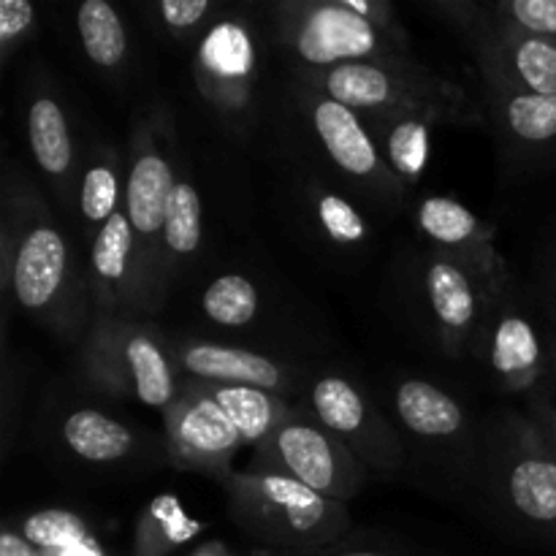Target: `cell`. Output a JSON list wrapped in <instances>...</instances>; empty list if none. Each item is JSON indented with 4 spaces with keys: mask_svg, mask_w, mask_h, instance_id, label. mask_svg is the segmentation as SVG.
<instances>
[{
    "mask_svg": "<svg viewBox=\"0 0 556 556\" xmlns=\"http://www.w3.org/2000/svg\"><path fill=\"white\" fill-rule=\"evenodd\" d=\"M226 489L237 525L261 543L286 552H324L351 525L345 505L266 467L231 476Z\"/></svg>",
    "mask_w": 556,
    "mask_h": 556,
    "instance_id": "obj_1",
    "label": "cell"
},
{
    "mask_svg": "<svg viewBox=\"0 0 556 556\" xmlns=\"http://www.w3.org/2000/svg\"><path fill=\"white\" fill-rule=\"evenodd\" d=\"M326 98H334L353 112L383 117H424L429 123L476 119V109L465 92L438 74L402 63L400 58L342 63L315 74Z\"/></svg>",
    "mask_w": 556,
    "mask_h": 556,
    "instance_id": "obj_2",
    "label": "cell"
},
{
    "mask_svg": "<svg viewBox=\"0 0 556 556\" xmlns=\"http://www.w3.org/2000/svg\"><path fill=\"white\" fill-rule=\"evenodd\" d=\"M258 465L345 503L362 489L364 467L334 434L288 416L258 445Z\"/></svg>",
    "mask_w": 556,
    "mask_h": 556,
    "instance_id": "obj_3",
    "label": "cell"
},
{
    "mask_svg": "<svg viewBox=\"0 0 556 556\" xmlns=\"http://www.w3.org/2000/svg\"><path fill=\"white\" fill-rule=\"evenodd\" d=\"M90 372L123 389L141 405L172 407L177 400L174 367L161 342L139 326L103 324L90 348Z\"/></svg>",
    "mask_w": 556,
    "mask_h": 556,
    "instance_id": "obj_4",
    "label": "cell"
},
{
    "mask_svg": "<svg viewBox=\"0 0 556 556\" xmlns=\"http://www.w3.org/2000/svg\"><path fill=\"white\" fill-rule=\"evenodd\" d=\"M389 27L356 14L345 0L315 3L299 11L291 27V47L307 65L334 68L342 63L400 58Z\"/></svg>",
    "mask_w": 556,
    "mask_h": 556,
    "instance_id": "obj_5",
    "label": "cell"
},
{
    "mask_svg": "<svg viewBox=\"0 0 556 556\" xmlns=\"http://www.w3.org/2000/svg\"><path fill=\"white\" fill-rule=\"evenodd\" d=\"M166 443L177 467L220 478L248 440L217 402L212 383H195L166 410Z\"/></svg>",
    "mask_w": 556,
    "mask_h": 556,
    "instance_id": "obj_6",
    "label": "cell"
},
{
    "mask_svg": "<svg viewBox=\"0 0 556 556\" xmlns=\"http://www.w3.org/2000/svg\"><path fill=\"white\" fill-rule=\"evenodd\" d=\"M313 410L320 427L348 445L358 462L369 459L378 467H394L400 459L394 438L383 429V421L375 416L372 405L364 400L362 391L345 378L326 375L313 386Z\"/></svg>",
    "mask_w": 556,
    "mask_h": 556,
    "instance_id": "obj_7",
    "label": "cell"
},
{
    "mask_svg": "<svg viewBox=\"0 0 556 556\" xmlns=\"http://www.w3.org/2000/svg\"><path fill=\"white\" fill-rule=\"evenodd\" d=\"M483 71L489 85L532 96H556V43L494 25L481 38Z\"/></svg>",
    "mask_w": 556,
    "mask_h": 556,
    "instance_id": "obj_8",
    "label": "cell"
},
{
    "mask_svg": "<svg viewBox=\"0 0 556 556\" xmlns=\"http://www.w3.org/2000/svg\"><path fill=\"white\" fill-rule=\"evenodd\" d=\"M313 128L320 144L329 152L331 161L351 177L364 182L394 185L396 177L386 168L383 155L372 141L369 130L358 119L353 109L342 106L334 98H315L313 101Z\"/></svg>",
    "mask_w": 556,
    "mask_h": 556,
    "instance_id": "obj_9",
    "label": "cell"
},
{
    "mask_svg": "<svg viewBox=\"0 0 556 556\" xmlns=\"http://www.w3.org/2000/svg\"><path fill=\"white\" fill-rule=\"evenodd\" d=\"M503 489L516 514L556 532V459L535 427L521 434Z\"/></svg>",
    "mask_w": 556,
    "mask_h": 556,
    "instance_id": "obj_10",
    "label": "cell"
},
{
    "mask_svg": "<svg viewBox=\"0 0 556 556\" xmlns=\"http://www.w3.org/2000/svg\"><path fill=\"white\" fill-rule=\"evenodd\" d=\"M418 226L440 248L451 250V258L465 264L476 275L494 277L500 275V258L492 248L486 226L472 215L465 204L448 195H432L418 206Z\"/></svg>",
    "mask_w": 556,
    "mask_h": 556,
    "instance_id": "obj_11",
    "label": "cell"
},
{
    "mask_svg": "<svg viewBox=\"0 0 556 556\" xmlns=\"http://www.w3.org/2000/svg\"><path fill=\"white\" fill-rule=\"evenodd\" d=\"M68 271V248L63 233L49 223H38L20 242L11 264V286H14L20 307L41 313L63 291Z\"/></svg>",
    "mask_w": 556,
    "mask_h": 556,
    "instance_id": "obj_12",
    "label": "cell"
},
{
    "mask_svg": "<svg viewBox=\"0 0 556 556\" xmlns=\"http://www.w3.org/2000/svg\"><path fill=\"white\" fill-rule=\"evenodd\" d=\"M476 280V271L451 255H434L424 269V299L440 334L451 345H459L481 315V288Z\"/></svg>",
    "mask_w": 556,
    "mask_h": 556,
    "instance_id": "obj_13",
    "label": "cell"
},
{
    "mask_svg": "<svg viewBox=\"0 0 556 556\" xmlns=\"http://www.w3.org/2000/svg\"><path fill=\"white\" fill-rule=\"evenodd\" d=\"M179 364L201 383L250 386V389L269 391V394L288 386V367L261 356V353L244 351V348L188 342L179 351Z\"/></svg>",
    "mask_w": 556,
    "mask_h": 556,
    "instance_id": "obj_14",
    "label": "cell"
},
{
    "mask_svg": "<svg viewBox=\"0 0 556 556\" xmlns=\"http://www.w3.org/2000/svg\"><path fill=\"white\" fill-rule=\"evenodd\" d=\"M174 172L163 155L147 150L136 155L125 185V215L141 242L163 237L168 199L174 193Z\"/></svg>",
    "mask_w": 556,
    "mask_h": 556,
    "instance_id": "obj_15",
    "label": "cell"
},
{
    "mask_svg": "<svg viewBox=\"0 0 556 556\" xmlns=\"http://www.w3.org/2000/svg\"><path fill=\"white\" fill-rule=\"evenodd\" d=\"M492 369L510 391H525L541 378L543 351L535 326L521 313H505L489 340Z\"/></svg>",
    "mask_w": 556,
    "mask_h": 556,
    "instance_id": "obj_16",
    "label": "cell"
},
{
    "mask_svg": "<svg viewBox=\"0 0 556 556\" xmlns=\"http://www.w3.org/2000/svg\"><path fill=\"white\" fill-rule=\"evenodd\" d=\"M396 416L410 429L429 440H448L465 429V410L454 396L427 380H405L396 389Z\"/></svg>",
    "mask_w": 556,
    "mask_h": 556,
    "instance_id": "obj_17",
    "label": "cell"
},
{
    "mask_svg": "<svg viewBox=\"0 0 556 556\" xmlns=\"http://www.w3.org/2000/svg\"><path fill=\"white\" fill-rule=\"evenodd\" d=\"M63 443L74 451L79 459L106 465L119 462L134 451V432L119 421L109 418L106 413L81 407L63 421Z\"/></svg>",
    "mask_w": 556,
    "mask_h": 556,
    "instance_id": "obj_18",
    "label": "cell"
},
{
    "mask_svg": "<svg viewBox=\"0 0 556 556\" xmlns=\"http://www.w3.org/2000/svg\"><path fill=\"white\" fill-rule=\"evenodd\" d=\"M489 87L510 139L527 147L556 144V96H532L503 85Z\"/></svg>",
    "mask_w": 556,
    "mask_h": 556,
    "instance_id": "obj_19",
    "label": "cell"
},
{
    "mask_svg": "<svg viewBox=\"0 0 556 556\" xmlns=\"http://www.w3.org/2000/svg\"><path fill=\"white\" fill-rule=\"evenodd\" d=\"M136 233L125 212H114L106 226L98 228L92 242V275L98 280L101 302L114 307L117 293L128 286L130 261H134Z\"/></svg>",
    "mask_w": 556,
    "mask_h": 556,
    "instance_id": "obj_20",
    "label": "cell"
},
{
    "mask_svg": "<svg viewBox=\"0 0 556 556\" xmlns=\"http://www.w3.org/2000/svg\"><path fill=\"white\" fill-rule=\"evenodd\" d=\"M27 139H30L33 157L38 166L52 177H63L71 172L74 144H71L68 119L54 98L38 96L27 112Z\"/></svg>",
    "mask_w": 556,
    "mask_h": 556,
    "instance_id": "obj_21",
    "label": "cell"
},
{
    "mask_svg": "<svg viewBox=\"0 0 556 556\" xmlns=\"http://www.w3.org/2000/svg\"><path fill=\"white\" fill-rule=\"evenodd\" d=\"M201 68L220 90L237 92L253 71V47L237 22L215 27L201 47Z\"/></svg>",
    "mask_w": 556,
    "mask_h": 556,
    "instance_id": "obj_22",
    "label": "cell"
},
{
    "mask_svg": "<svg viewBox=\"0 0 556 556\" xmlns=\"http://www.w3.org/2000/svg\"><path fill=\"white\" fill-rule=\"evenodd\" d=\"M76 30H79L81 49L98 68H117L125 60L128 36L123 20L106 0H85L76 14Z\"/></svg>",
    "mask_w": 556,
    "mask_h": 556,
    "instance_id": "obj_23",
    "label": "cell"
},
{
    "mask_svg": "<svg viewBox=\"0 0 556 556\" xmlns=\"http://www.w3.org/2000/svg\"><path fill=\"white\" fill-rule=\"evenodd\" d=\"M432 125L434 123H429V119L413 117V114L391 117L383 134V157L389 161L391 174L400 182L416 185L421 174L427 172Z\"/></svg>",
    "mask_w": 556,
    "mask_h": 556,
    "instance_id": "obj_24",
    "label": "cell"
},
{
    "mask_svg": "<svg viewBox=\"0 0 556 556\" xmlns=\"http://www.w3.org/2000/svg\"><path fill=\"white\" fill-rule=\"evenodd\" d=\"M201 307L220 326H248L258 313V291L248 277L223 275L206 288Z\"/></svg>",
    "mask_w": 556,
    "mask_h": 556,
    "instance_id": "obj_25",
    "label": "cell"
},
{
    "mask_svg": "<svg viewBox=\"0 0 556 556\" xmlns=\"http://www.w3.org/2000/svg\"><path fill=\"white\" fill-rule=\"evenodd\" d=\"M163 244L172 255H193L201 244V195L190 182L174 185L168 199L166 226H163Z\"/></svg>",
    "mask_w": 556,
    "mask_h": 556,
    "instance_id": "obj_26",
    "label": "cell"
},
{
    "mask_svg": "<svg viewBox=\"0 0 556 556\" xmlns=\"http://www.w3.org/2000/svg\"><path fill=\"white\" fill-rule=\"evenodd\" d=\"M22 538L38 552H71V548L90 546L92 538L85 521L68 510H41L25 519Z\"/></svg>",
    "mask_w": 556,
    "mask_h": 556,
    "instance_id": "obj_27",
    "label": "cell"
},
{
    "mask_svg": "<svg viewBox=\"0 0 556 556\" xmlns=\"http://www.w3.org/2000/svg\"><path fill=\"white\" fill-rule=\"evenodd\" d=\"M315 217H318L326 237L337 244H362L369 237L367 223L358 215L356 206L342 195L329 193V190L318 193V199H315Z\"/></svg>",
    "mask_w": 556,
    "mask_h": 556,
    "instance_id": "obj_28",
    "label": "cell"
},
{
    "mask_svg": "<svg viewBox=\"0 0 556 556\" xmlns=\"http://www.w3.org/2000/svg\"><path fill=\"white\" fill-rule=\"evenodd\" d=\"M497 27L527 33V36L548 38L556 43V0H510L494 5Z\"/></svg>",
    "mask_w": 556,
    "mask_h": 556,
    "instance_id": "obj_29",
    "label": "cell"
},
{
    "mask_svg": "<svg viewBox=\"0 0 556 556\" xmlns=\"http://www.w3.org/2000/svg\"><path fill=\"white\" fill-rule=\"evenodd\" d=\"M117 172L109 163L87 168L81 179V215L90 226H106L109 217L117 212Z\"/></svg>",
    "mask_w": 556,
    "mask_h": 556,
    "instance_id": "obj_30",
    "label": "cell"
},
{
    "mask_svg": "<svg viewBox=\"0 0 556 556\" xmlns=\"http://www.w3.org/2000/svg\"><path fill=\"white\" fill-rule=\"evenodd\" d=\"M157 11H161V20L168 30L188 33L195 25H201V20L212 11V3L210 0H163V3H157Z\"/></svg>",
    "mask_w": 556,
    "mask_h": 556,
    "instance_id": "obj_31",
    "label": "cell"
},
{
    "mask_svg": "<svg viewBox=\"0 0 556 556\" xmlns=\"http://www.w3.org/2000/svg\"><path fill=\"white\" fill-rule=\"evenodd\" d=\"M33 5L27 0H0V47L3 54L11 52L16 41L30 30Z\"/></svg>",
    "mask_w": 556,
    "mask_h": 556,
    "instance_id": "obj_32",
    "label": "cell"
},
{
    "mask_svg": "<svg viewBox=\"0 0 556 556\" xmlns=\"http://www.w3.org/2000/svg\"><path fill=\"white\" fill-rule=\"evenodd\" d=\"M532 410H535V416H532L535 424L532 427L538 429V434H541L543 443L548 445V451H552L556 459V407L548 405V402H535Z\"/></svg>",
    "mask_w": 556,
    "mask_h": 556,
    "instance_id": "obj_33",
    "label": "cell"
},
{
    "mask_svg": "<svg viewBox=\"0 0 556 556\" xmlns=\"http://www.w3.org/2000/svg\"><path fill=\"white\" fill-rule=\"evenodd\" d=\"M0 556H43V554L38 552L36 546H30V543L22 538V532L3 530V535H0Z\"/></svg>",
    "mask_w": 556,
    "mask_h": 556,
    "instance_id": "obj_34",
    "label": "cell"
},
{
    "mask_svg": "<svg viewBox=\"0 0 556 556\" xmlns=\"http://www.w3.org/2000/svg\"><path fill=\"white\" fill-rule=\"evenodd\" d=\"M43 554V552H41ZM43 556H101V552H98L96 543H90V546H81V548H71V552H49Z\"/></svg>",
    "mask_w": 556,
    "mask_h": 556,
    "instance_id": "obj_35",
    "label": "cell"
},
{
    "mask_svg": "<svg viewBox=\"0 0 556 556\" xmlns=\"http://www.w3.org/2000/svg\"><path fill=\"white\" fill-rule=\"evenodd\" d=\"M293 556H324V554H293ZM334 556H386V554H375V552H345V554H334Z\"/></svg>",
    "mask_w": 556,
    "mask_h": 556,
    "instance_id": "obj_36",
    "label": "cell"
},
{
    "mask_svg": "<svg viewBox=\"0 0 556 556\" xmlns=\"http://www.w3.org/2000/svg\"><path fill=\"white\" fill-rule=\"evenodd\" d=\"M554 367H556V345H554Z\"/></svg>",
    "mask_w": 556,
    "mask_h": 556,
    "instance_id": "obj_37",
    "label": "cell"
},
{
    "mask_svg": "<svg viewBox=\"0 0 556 556\" xmlns=\"http://www.w3.org/2000/svg\"><path fill=\"white\" fill-rule=\"evenodd\" d=\"M554 286H556V271H554Z\"/></svg>",
    "mask_w": 556,
    "mask_h": 556,
    "instance_id": "obj_38",
    "label": "cell"
}]
</instances>
